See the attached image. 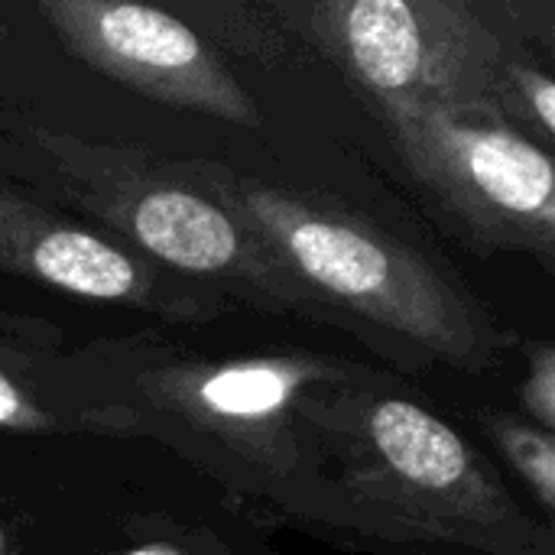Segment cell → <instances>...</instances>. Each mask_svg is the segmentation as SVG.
Masks as SVG:
<instances>
[{"label":"cell","instance_id":"cell-1","mask_svg":"<svg viewBox=\"0 0 555 555\" xmlns=\"http://www.w3.org/2000/svg\"><path fill=\"white\" fill-rule=\"evenodd\" d=\"M241 211H247L302 280L348 309L442 358L475 361L481 354L485 332L472 306L410 247L273 189H247Z\"/></svg>","mask_w":555,"mask_h":555},{"label":"cell","instance_id":"cell-2","mask_svg":"<svg viewBox=\"0 0 555 555\" xmlns=\"http://www.w3.org/2000/svg\"><path fill=\"white\" fill-rule=\"evenodd\" d=\"M462 7L354 0L309 7V36L335 49L384 111L465 114L498 88V42Z\"/></svg>","mask_w":555,"mask_h":555},{"label":"cell","instance_id":"cell-3","mask_svg":"<svg viewBox=\"0 0 555 555\" xmlns=\"http://www.w3.org/2000/svg\"><path fill=\"white\" fill-rule=\"evenodd\" d=\"M406 166L501 244L553 254L555 176L530 140L449 111H387Z\"/></svg>","mask_w":555,"mask_h":555},{"label":"cell","instance_id":"cell-4","mask_svg":"<svg viewBox=\"0 0 555 555\" xmlns=\"http://www.w3.org/2000/svg\"><path fill=\"white\" fill-rule=\"evenodd\" d=\"M39 10L75 55L140 94L234 124L260 120L250 94L182 20L140 3L101 0H52Z\"/></svg>","mask_w":555,"mask_h":555},{"label":"cell","instance_id":"cell-5","mask_svg":"<svg viewBox=\"0 0 555 555\" xmlns=\"http://www.w3.org/2000/svg\"><path fill=\"white\" fill-rule=\"evenodd\" d=\"M367 436L380 462L400 478L413 494L429 498L439 511L459 517H501L511 511L498 498V488L478 472V462L465 442L406 400H380L367 413Z\"/></svg>","mask_w":555,"mask_h":555},{"label":"cell","instance_id":"cell-6","mask_svg":"<svg viewBox=\"0 0 555 555\" xmlns=\"http://www.w3.org/2000/svg\"><path fill=\"white\" fill-rule=\"evenodd\" d=\"M130 231L153 257L172 267L192 273H241L263 280L260 267L250 263L254 254L247 250L237 224L221 208L192 192L159 189L143 195L130 208Z\"/></svg>","mask_w":555,"mask_h":555},{"label":"cell","instance_id":"cell-7","mask_svg":"<svg viewBox=\"0 0 555 555\" xmlns=\"http://www.w3.org/2000/svg\"><path fill=\"white\" fill-rule=\"evenodd\" d=\"M26 263L46 283L91 299H130L143 289V276L127 254L75 228L39 234L26 247Z\"/></svg>","mask_w":555,"mask_h":555},{"label":"cell","instance_id":"cell-8","mask_svg":"<svg viewBox=\"0 0 555 555\" xmlns=\"http://www.w3.org/2000/svg\"><path fill=\"white\" fill-rule=\"evenodd\" d=\"M293 371L283 367H228L218 374H208L195 397L208 413H218L224 420H270L276 416L289 397H293Z\"/></svg>","mask_w":555,"mask_h":555},{"label":"cell","instance_id":"cell-9","mask_svg":"<svg viewBox=\"0 0 555 555\" xmlns=\"http://www.w3.org/2000/svg\"><path fill=\"white\" fill-rule=\"evenodd\" d=\"M494 436L511 462L520 468L527 485L537 491L543 507H553L555 494V449L550 433H537L517 423H494Z\"/></svg>","mask_w":555,"mask_h":555},{"label":"cell","instance_id":"cell-10","mask_svg":"<svg viewBox=\"0 0 555 555\" xmlns=\"http://www.w3.org/2000/svg\"><path fill=\"white\" fill-rule=\"evenodd\" d=\"M507 75L514 78L524 104H530V114L540 120L543 133H553L555 130V94H553V78L543 75V72H533V68H520V65H511Z\"/></svg>","mask_w":555,"mask_h":555},{"label":"cell","instance_id":"cell-11","mask_svg":"<svg viewBox=\"0 0 555 555\" xmlns=\"http://www.w3.org/2000/svg\"><path fill=\"white\" fill-rule=\"evenodd\" d=\"M540 364H537V377L527 384V403L537 413V420L550 429L555 420V380H553V351L543 348L540 351Z\"/></svg>","mask_w":555,"mask_h":555},{"label":"cell","instance_id":"cell-12","mask_svg":"<svg viewBox=\"0 0 555 555\" xmlns=\"http://www.w3.org/2000/svg\"><path fill=\"white\" fill-rule=\"evenodd\" d=\"M39 413L20 397V390L0 374V426H39Z\"/></svg>","mask_w":555,"mask_h":555},{"label":"cell","instance_id":"cell-13","mask_svg":"<svg viewBox=\"0 0 555 555\" xmlns=\"http://www.w3.org/2000/svg\"><path fill=\"white\" fill-rule=\"evenodd\" d=\"M127 555H179V553H172V550H137V553H127Z\"/></svg>","mask_w":555,"mask_h":555},{"label":"cell","instance_id":"cell-14","mask_svg":"<svg viewBox=\"0 0 555 555\" xmlns=\"http://www.w3.org/2000/svg\"><path fill=\"white\" fill-rule=\"evenodd\" d=\"M0 555H10V540L3 537V530H0Z\"/></svg>","mask_w":555,"mask_h":555}]
</instances>
